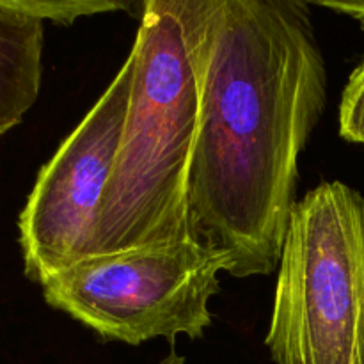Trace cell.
Here are the masks:
<instances>
[{"instance_id": "1", "label": "cell", "mask_w": 364, "mask_h": 364, "mask_svg": "<svg viewBox=\"0 0 364 364\" xmlns=\"http://www.w3.org/2000/svg\"><path fill=\"white\" fill-rule=\"evenodd\" d=\"M327 103V70L302 0H210L188 178L191 237L235 277L279 265L299 156Z\"/></svg>"}, {"instance_id": "2", "label": "cell", "mask_w": 364, "mask_h": 364, "mask_svg": "<svg viewBox=\"0 0 364 364\" xmlns=\"http://www.w3.org/2000/svg\"><path fill=\"white\" fill-rule=\"evenodd\" d=\"M141 4L130 103L91 255L192 238L188 178L201 119L210 0Z\"/></svg>"}, {"instance_id": "3", "label": "cell", "mask_w": 364, "mask_h": 364, "mask_svg": "<svg viewBox=\"0 0 364 364\" xmlns=\"http://www.w3.org/2000/svg\"><path fill=\"white\" fill-rule=\"evenodd\" d=\"M265 345L276 364H364V198L323 181L288 217Z\"/></svg>"}, {"instance_id": "4", "label": "cell", "mask_w": 364, "mask_h": 364, "mask_svg": "<svg viewBox=\"0 0 364 364\" xmlns=\"http://www.w3.org/2000/svg\"><path fill=\"white\" fill-rule=\"evenodd\" d=\"M224 256L199 242L146 245L82 258L41 283L43 297L105 341L198 340L212 326Z\"/></svg>"}, {"instance_id": "5", "label": "cell", "mask_w": 364, "mask_h": 364, "mask_svg": "<svg viewBox=\"0 0 364 364\" xmlns=\"http://www.w3.org/2000/svg\"><path fill=\"white\" fill-rule=\"evenodd\" d=\"M128 55L78 127L41 167L18 219L25 274L41 284L91 256L100 205L112 174L130 103Z\"/></svg>"}, {"instance_id": "6", "label": "cell", "mask_w": 364, "mask_h": 364, "mask_svg": "<svg viewBox=\"0 0 364 364\" xmlns=\"http://www.w3.org/2000/svg\"><path fill=\"white\" fill-rule=\"evenodd\" d=\"M43 21L0 9V137L23 121L41 89Z\"/></svg>"}, {"instance_id": "7", "label": "cell", "mask_w": 364, "mask_h": 364, "mask_svg": "<svg viewBox=\"0 0 364 364\" xmlns=\"http://www.w3.org/2000/svg\"><path fill=\"white\" fill-rule=\"evenodd\" d=\"M134 0H0V9L71 25L82 16L130 9Z\"/></svg>"}, {"instance_id": "8", "label": "cell", "mask_w": 364, "mask_h": 364, "mask_svg": "<svg viewBox=\"0 0 364 364\" xmlns=\"http://www.w3.org/2000/svg\"><path fill=\"white\" fill-rule=\"evenodd\" d=\"M340 135L364 146V59L348 77L340 103Z\"/></svg>"}, {"instance_id": "9", "label": "cell", "mask_w": 364, "mask_h": 364, "mask_svg": "<svg viewBox=\"0 0 364 364\" xmlns=\"http://www.w3.org/2000/svg\"><path fill=\"white\" fill-rule=\"evenodd\" d=\"M306 6H318L334 13L347 14L364 23V0H302Z\"/></svg>"}, {"instance_id": "10", "label": "cell", "mask_w": 364, "mask_h": 364, "mask_svg": "<svg viewBox=\"0 0 364 364\" xmlns=\"http://www.w3.org/2000/svg\"><path fill=\"white\" fill-rule=\"evenodd\" d=\"M159 364H185V358H181L180 354H176V352L173 350L169 355H166V358H164Z\"/></svg>"}]
</instances>
